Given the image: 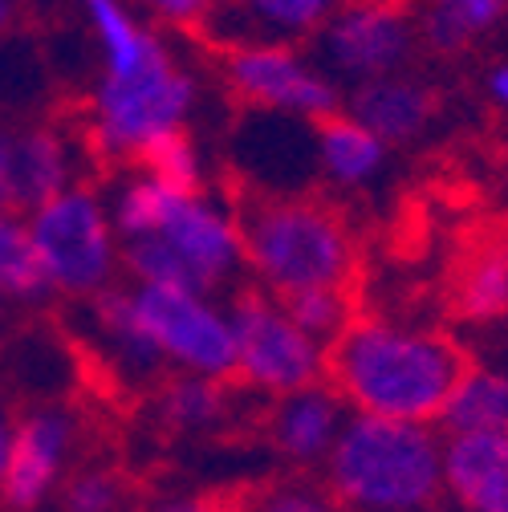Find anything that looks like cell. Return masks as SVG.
Instances as JSON below:
<instances>
[{
	"mask_svg": "<svg viewBox=\"0 0 508 512\" xmlns=\"http://www.w3.org/2000/svg\"><path fill=\"white\" fill-rule=\"evenodd\" d=\"M5 313H9V301H5V297H0V326H5Z\"/></svg>",
	"mask_w": 508,
	"mask_h": 512,
	"instance_id": "74e56055",
	"label": "cell"
},
{
	"mask_svg": "<svg viewBox=\"0 0 508 512\" xmlns=\"http://www.w3.org/2000/svg\"><path fill=\"white\" fill-rule=\"evenodd\" d=\"M240 252L273 297L301 289H346L354 252L338 216L317 200H257L240 208Z\"/></svg>",
	"mask_w": 508,
	"mask_h": 512,
	"instance_id": "3957f363",
	"label": "cell"
},
{
	"mask_svg": "<svg viewBox=\"0 0 508 512\" xmlns=\"http://www.w3.org/2000/svg\"><path fill=\"white\" fill-rule=\"evenodd\" d=\"M443 435H508V374L468 366L439 415Z\"/></svg>",
	"mask_w": 508,
	"mask_h": 512,
	"instance_id": "e0dca14e",
	"label": "cell"
},
{
	"mask_svg": "<svg viewBox=\"0 0 508 512\" xmlns=\"http://www.w3.org/2000/svg\"><path fill=\"white\" fill-rule=\"evenodd\" d=\"M326 49L346 74H383L411 53V29L403 13L383 9H350L330 25Z\"/></svg>",
	"mask_w": 508,
	"mask_h": 512,
	"instance_id": "5bb4252c",
	"label": "cell"
},
{
	"mask_svg": "<svg viewBox=\"0 0 508 512\" xmlns=\"http://www.w3.org/2000/svg\"><path fill=\"white\" fill-rule=\"evenodd\" d=\"M155 236H163L175 248V256L192 269V277L200 281L204 293H212L244 256L240 236L224 216H216L212 208H204L196 200H183V196H171Z\"/></svg>",
	"mask_w": 508,
	"mask_h": 512,
	"instance_id": "4fadbf2b",
	"label": "cell"
},
{
	"mask_svg": "<svg viewBox=\"0 0 508 512\" xmlns=\"http://www.w3.org/2000/svg\"><path fill=\"white\" fill-rule=\"evenodd\" d=\"M232 338H236V382L248 391L285 399L305 387L326 382V346L301 334L285 309L265 293H240L232 301Z\"/></svg>",
	"mask_w": 508,
	"mask_h": 512,
	"instance_id": "277c9868",
	"label": "cell"
},
{
	"mask_svg": "<svg viewBox=\"0 0 508 512\" xmlns=\"http://www.w3.org/2000/svg\"><path fill=\"white\" fill-rule=\"evenodd\" d=\"M17 21V0H0V37H5Z\"/></svg>",
	"mask_w": 508,
	"mask_h": 512,
	"instance_id": "d590c367",
	"label": "cell"
},
{
	"mask_svg": "<svg viewBox=\"0 0 508 512\" xmlns=\"http://www.w3.org/2000/svg\"><path fill=\"white\" fill-rule=\"evenodd\" d=\"M151 9H159L163 17L171 21H187V25H196L208 9H212V0H147Z\"/></svg>",
	"mask_w": 508,
	"mask_h": 512,
	"instance_id": "1f68e13d",
	"label": "cell"
},
{
	"mask_svg": "<svg viewBox=\"0 0 508 512\" xmlns=\"http://www.w3.org/2000/svg\"><path fill=\"white\" fill-rule=\"evenodd\" d=\"M456 309L472 322H496L508 313V256L484 252L460 273L456 285Z\"/></svg>",
	"mask_w": 508,
	"mask_h": 512,
	"instance_id": "cb8c5ba5",
	"label": "cell"
},
{
	"mask_svg": "<svg viewBox=\"0 0 508 512\" xmlns=\"http://www.w3.org/2000/svg\"><path fill=\"white\" fill-rule=\"evenodd\" d=\"M508 13V0H439L423 33L435 53H460L476 33L492 29Z\"/></svg>",
	"mask_w": 508,
	"mask_h": 512,
	"instance_id": "7402d4cb",
	"label": "cell"
},
{
	"mask_svg": "<svg viewBox=\"0 0 508 512\" xmlns=\"http://www.w3.org/2000/svg\"><path fill=\"white\" fill-rule=\"evenodd\" d=\"M13 423H17V415H13L9 399L0 395V480H5V464H9V452H13Z\"/></svg>",
	"mask_w": 508,
	"mask_h": 512,
	"instance_id": "836d02e7",
	"label": "cell"
},
{
	"mask_svg": "<svg viewBox=\"0 0 508 512\" xmlns=\"http://www.w3.org/2000/svg\"><path fill=\"white\" fill-rule=\"evenodd\" d=\"M131 155L143 167H151V175H155L159 187L175 191V196H183V200H196V191H200V163H196L192 139L183 135V126H171V131L147 139Z\"/></svg>",
	"mask_w": 508,
	"mask_h": 512,
	"instance_id": "603a6c76",
	"label": "cell"
},
{
	"mask_svg": "<svg viewBox=\"0 0 508 512\" xmlns=\"http://www.w3.org/2000/svg\"><path fill=\"white\" fill-rule=\"evenodd\" d=\"M187 102H192V82H187L155 45L135 70L106 74L98 90V135L114 151H139L147 139L179 126Z\"/></svg>",
	"mask_w": 508,
	"mask_h": 512,
	"instance_id": "52a82bcc",
	"label": "cell"
},
{
	"mask_svg": "<svg viewBox=\"0 0 508 512\" xmlns=\"http://www.w3.org/2000/svg\"><path fill=\"white\" fill-rule=\"evenodd\" d=\"M53 293L29 228L0 212V297L5 301H45Z\"/></svg>",
	"mask_w": 508,
	"mask_h": 512,
	"instance_id": "ffe728a7",
	"label": "cell"
},
{
	"mask_svg": "<svg viewBox=\"0 0 508 512\" xmlns=\"http://www.w3.org/2000/svg\"><path fill=\"white\" fill-rule=\"evenodd\" d=\"M33 248L53 293L98 297L114 273V244L90 191H66L33 216Z\"/></svg>",
	"mask_w": 508,
	"mask_h": 512,
	"instance_id": "8992f818",
	"label": "cell"
},
{
	"mask_svg": "<svg viewBox=\"0 0 508 512\" xmlns=\"http://www.w3.org/2000/svg\"><path fill=\"white\" fill-rule=\"evenodd\" d=\"M143 512H240V504H236V500H220V496L175 492V496H159V500H151Z\"/></svg>",
	"mask_w": 508,
	"mask_h": 512,
	"instance_id": "4dcf8cb0",
	"label": "cell"
},
{
	"mask_svg": "<svg viewBox=\"0 0 508 512\" xmlns=\"http://www.w3.org/2000/svg\"><path fill=\"white\" fill-rule=\"evenodd\" d=\"M354 122L370 131L378 143H403L419 135L435 114V94L411 82H366L354 90Z\"/></svg>",
	"mask_w": 508,
	"mask_h": 512,
	"instance_id": "2e32d148",
	"label": "cell"
},
{
	"mask_svg": "<svg viewBox=\"0 0 508 512\" xmlns=\"http://www.w3.org/2000/svg\"><path fill=\"white\" fill-rule=\"evenodd\" d=\"M82 423L61 403H37L13 423V452L0 480V508L5 512H41L57 500L61 484L74 472Z\"/></svg>",
	"mask_w": 508,
	"mask_h": 512,
	"instance_id": "ba28073f",
	"label": "cell"
},
{
	"mask_svg": "<svg viewBox=\"0 0 508 512\" xmlns=\"http://www.w3.org/2000/svg\"><path fill=\"white\" fill-rule=\"evenodd\" d=\"M13 208V139L0 131V212Z\"/></svg>",
	"mask_w": 508,
	"mask_h": 512,
	"instance_id": "d6a6232c",
	"label": "cell"
},
{
	"mask_svg": "<svg viewBox=\"0 0 508 512\" xmlns=\"http://www.w3.org/2000/svg\"><path fill=\"white\" fill-rule=\"evenodd\" d=\"M240 512H346V508L330 496L326 484L289 476V480L261 484L248 500H240Z\"/></svg>",
	"mask_w": 508,
	"mask_h": 512,
	"instance_id": "f1b7e54d",
	"label": "cell"
},
{
	"mask_svg": "<svg viewBox=\"0 0 508 512\" xmlns=\"http://www.w3.org/2000/svg\"><path fill=\"white\" fill-rule=\"evenodd\" d=\"M131 500V488L114 468L90 464L74 468L57 492V512H122Z\"/></svg>",
	"mask_w": 508,
	"mask_h": 512,
	"instance_id": "83f0119b",
	"label": "cell"
},
{
	"mask_svg": "<svg viewBox=\"0 0 508 512\" xmlns=\"http://www.w3.org/2000/svg\"><path fill=\"white\" fill-rule=\"evenodd\" d=\"M492 94H496L500 102H508V66H500V70L492 74Z\"/></svg>",
	"mask_w": 508,
	"mask_h": 512,
	"instance_id": "8d00e7d4",
	"label": "cell"
},
{
	"mask_svg": "<svg viewBox=\"0 0 508 512\" xmlns=\"http://www.w3.org/2000/svg\"><path fill=\"white\" fill-rule=\"evenodd\" d=\"M171 196H175V191L159 187L155 179L135 183V187L122 196V204H118V228H122L126 236H155L159 224H163V212H167Z\"/></svg>",
	"mask_w": 508,
	"mask_h": 512,
	"instance_id": "f546056e",
	"label": "cell"
},
{
	"mask_svg": "<svg viewBox=\"0 0 508 512\" xmlns=\"http://www.w3.org/2000/svg\"><path fill=\"white\" fill-rule=\"evenodd\" d=\"M139 326L159 350L163 366L179 374H196L212 382H228L236 374V338L228 313H220L200 293L179 289H131Z\"/></svg>",
	"mask_w": 508,
	"mask_h": 512,
	"instance_id": "5b68a950",
	"label": "cell"
},
{
	"mask_svg": "<svg viewBox=\"0 0 508 512\" xmlns=\"http://www.w3.org/2000/svg\"><path fill=\"white\" fill-rule=\"evenodd\" d=\"M155 415L175 435H204L220 427V419L228 415V391L224 382H212V378L175 374L155 395Z\"/></svg>",
	"mask_w": 508,
	"mask_h": 512,
	"instance_id": "ac0fdd59",
	"label": "cell"
},
{
	"mask_svg": "<svg viewBox=\"0 0 508 512\" xmlns=\"http://www.w3.org/2000/svg\"><path fill=\"white\" fill-rule=\"evenodd\" d=\"M330 5L334 0H212L196 25L216 41H240V49H281L322 25Z\"/></svg>",
	"mask_w": 508,
	"mask_h": 512,
	"instance_id": "30bf717a",
	"label": "cell"
},
{
	"mask_svg": "<svg viewBox=\"0 0 508 512\" xmlns=\"http://www.w3.org/2000/svg\"><path fill=\"white\" fill-rule=\"evenodd\" d=\"M346 419H350L346 403L322 382V387H305L297 395L273 399L269 439L277 447V456L289 460L293 468H322Z\"/></svg>",
	"mask_w": 508,
	"mask_h": 512,
	"instance_id": "8fae6325",
	"label": "cell"
},
{
	"mask_svg": "<svg viewBox=\"0 0 508 512\" xmlns=\"http://www.w3.org/2000/svg\"><path fill=\"white\" fill-rule=\"evenodd\" d=\"M66 183V151L53 131L13 139V208H45Z\"/></svg>",
	"mask_w": 508,
	"mask_h": 512,
	"instance_id": "d6986e66",
	"label": "cell"
},
{
	"mask_svg": "<svg viewBox=\"0 0 508 512\" xmlns=\"http://www.w3.org/2000/svg\"><path fill=\"white\" fill-rule=\"evenodd\" d=\"M322 484L346 512H439L443 435L423 423L350 415Z\"/></svg>",
	"mask_w": 508,
	"mask_h": 512,
	"instance_id": "7a4b0ae2",
	"label": "cell"
},
{
	"mask_svg": "<svg viewBox=\"0 0 508 512\" xmlns=\"http://www.w3.org/2000/svg\"><path fill=\"white\" fill-rule=\"evenodd\" d=\"M224 74L244 102L293 110L313 122L338 114V94L322 78L301 70L285 49H236L224 61Z\"/></svg>",
	"mask_w": 508,
	"mask_h": 512,
	"instance_id": "9c48e42d",
	"label": "cell"
},
{
	"mask_svg": "<svg viewBox=\"0 0 508 512\" xmlns=\"http://www.w3.org/2000/svg\"><path fill=\"white\" fill-rule=\"evenodd\" d=\"M273 301L285 309V317L301 334H309L322 346H330L354 322L346 289H301V293H285V297H273Z\"/></svg>",
	"mask_w": 508,
	"mask_h": 512,
	"instance_id": "d4e9b609",
	"label": "cell"
},
{
	"mask_svg": "<svg viewBox=\"0 0 508 512\" xmlns=\"http://www.w3.org/2000/svg\"><path fill=\"white\" fill-rule=\"evenodd\" d=\"M313 126H317V143H322V159H326L330 175L342 183L366 179L378 167V159H383V143L370 131H362L354 118L330 114V118H317Z\"/></svg>",
	"mask_w": 508,
	"mask_h": 512,
	"instance_id": "44dd1931",
	"label": "cell"
},
{
	"mask_svg": "<svg viewBox=\"0 0 508 512\" xmlns=\"http://www.w3.org/2000/svg\"><path fill=\"white\" fill-rule=\"evenodd\" d=\"M90 17L102 33V49H106V66L110 74H126L135 70L139 61L159 45L151 33H143L131 17L118 9V0H90Z\"/></svg>",
	"mask_w": 508,
	"mask_h": 512,
	"instance_id": "4316f807",
	"label": "cell"
},
{
	"mask_svg": "<svg viewBox=\"0 0 508 512\" xmlns=\"http://www.w3.org/2000/svg\"><path fill=\"white\" fill-rule=\"evenodd\" d=\"M94 334L102 342L106 366L118 378L151 382V378H159L167 370L159 350L151 346L147 330L139 326L135 301H131V293H126V289H102L94 297Z\"/></svg>",
	"mask_w": 508,
	"mask_h": 512,
	"instance_id": "9a60e30c",
	"label": "cell"
},
{
	"mask_svg": "<svg viewBox=\"0 0 508 512\" xmlns=\"http://www.w3.org/2000/svg\"><path fill=\"white\" fill-rule=\"evenodd\" d=\"M443 500L456 512H508V435H443Z\"/></svg>",
	"mask_w": 508,
	"mask_h": 512,
	"instance_id": "7c38bea8",
	"label": "cell"
},
{
	"mask_svg": "<svg viewBox=\"0 0 508 512\" xmlns=\"http://www.w3.org/2000/svg\"><path fill=\"white\" fill-rule=\"evenodd\" d=\"M126 265H131V273L147 289H179V293L208 297L200 289V281L192 277V269L179 261L175 248L163 236H131V240H126Z\"/></svg>",
	"mask_w": 508,
	"mask_h": 512,
	"instance_id": "484cf974",
	"label": "cell"
},
{
	"mask_svg": "<svg viewBox=\"0 0 508 512\" xmlns=\"http://www.w3.org/2000/svg\"><path fill=\"white\" fill-rule=\"evenodd\" d=\"M354 9H383V13H403L407 0H350Z\"/></svg>",
	"mask_w": 508,
	"mask_h": 512,
	"instance_id": "e575fe53",
	"label": "cell"
},
{
	"mask_svg": "<svg viewBox=\"0 0 508 512\" xmlns=\"http://www.w3.org/2000/svg\"><path fill=\"white\" fill-rule=\"evenodd\" d=\"M464 374L468 358L452 338L391 322L362 317L326 346V387L350 415L431 427Z\"/></svg>",
	"mask_w": 508,
	"mask_h": 512,
	"instance_id": "6da1fadb",
	"label": "cell"
}]
</instances>
